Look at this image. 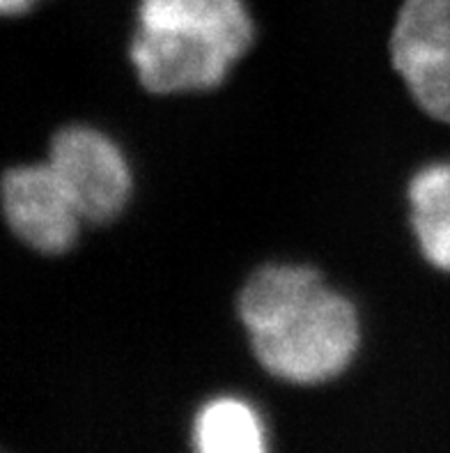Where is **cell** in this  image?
Returning a JSON list of instances; mask_svg holds the SVG:
<instances>
[{
  "mask_svg": "<svg viewBox=\"0 0 450 453\" xmlns=\"http://www.w3.org/2000/svg\"><path fill=\"white\" fill-rule=\"evenodd\" d=\"M411 226L430 265L450 272V164L423 168L409 184Z\"/></svg>",
  "mask_w": 450,
  "mask_h": 453,
  "instance_id": "8992f818",
  "label": "cell"
},
{
  "mask_svg": "<svg viewBox=\"0 0 450 453\" xmlns=\"http://www.w3.org/2000/svg\"><path fill=\"white\" fill-rule=\"evenodd\" d=\"M3 207L14 235L34 251L56 256L74 247L83 217L49 161L10 168L3 178Z\"/></svg>",
  "mask_w": 450,
  "mask_h": 453,
  "instance_id": "5b68a950",
  "label": "cell"
},
{
  "mask_svg": "<svg viewBox=\"0 0 450 453\" xmlns=\"http://www.w3.org/2000/svg\"><path fill=\"white\" fill-rule=\"evenodd\" d=\"M34 3H37V0H0V10H3V14H7V17H17V14L28 12Z\"/></svg>",
  "mask_w": 450,
  "mask_h": 453,
  "instance_id": "ba28073f",
  "label": "cell"
},
{
  "mask_svg": "<svg viewBox=\"0 0 450 453\" xmlns=\"http://www.w3.org/2000/svg\"><path fill=\"white\" fill-rule=\"evenodd\" d=\"M391 60L411 97L450 125V0H405L391 33Z\"/></svg>",
  "mask_w": 450,
  "mask_h": 453,
  "instance_id": "3957f363",
  "label": "cell"
},
{
  "mask_svg": "<svg viewBox=\"0 0 450 453\" xmlns=\"http://www.w3.org/2000/svg\"><path fill=\"white\" fill-rule=\"evenodd\" d=\"M195 453H267L263 421L240 398H217L195 417Z\"/></svg>",
  "mask_w": 450,
  "mask_h": 453,
  "instance_id": "52a82bcc",
  "label": "cell"
},
{
  "mask_svg": "<svg viewBox=\"0 0 450 453\" xmlns=\"http://www.w3.org/2000/svg\"><path fill=\"white\" fill-rule=\"evenodd\" d=\"M240 316L260 364L297 385L336 378L361 341L352 302L308 265L257 270L241 288Z\"/></svg>",
  "mask_w": 450,
  "mask_h": 453,
  "instance_id": "6da1fadb",
  "label": "cell"
},
{
  "mask_svg": "<svg viewBox=\"0 0 450 453\" xmlns=\"http://www.w3.org/2000/svg\"><path fill=\"white\" fill-rule=\"evenodd\" d=\"M244 0H141L132 63L154 95L217 88L253 44Z\"/></svg>",
  "mask_w": 450,
  "mask_h": 453,
  "instance_id": "7a4b0ae2",
  "label": "cell"
},
{
  "mask_svg": "<svg viewBox=\"0 0 450 453\" xmlns=\"http://www.w3.org/2000/svg\"><path fill=\"white\" fill-rule=\"evenodd\" d=\"M49 164L74 198L80 217L103 224L125 210L132 173L120 148L90 127H67L53 136Z\"/></svg>",
  "mask_w": 450,
  "mask_h": 453,
  "instance_id": "277c9868",
  "label": "cell"
}]
</instances>
